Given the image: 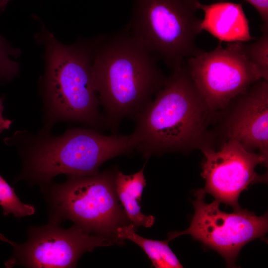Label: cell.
I'll use <instances>...</instances> for the list:
<instances>
[{
  "instance_id": "cell-6",
  "label": "cell",
  "mask_w": 268,
  "mask_h": 268,
  "mask_svg": "<svg viewBox=\"0 0 268 268\" xmlns=\"http://www.w3.org/2000/svg\"><path fill=\"white\" fill-rule=\"evenodd\" d=\"M200 0H134L126 29L172 70L200 50L196 44L201 19Z\"/></svg>"
},
{
  "instance_id": "cell-2",
  "label": "cell",
  "mask_w": 268,
  "mask_h": 268,
  "mask_svg": "<svg viewBox=\"0 0 268 268\" xmlns=\"http://www.w3.org/2000/svg\"><path fill=\"white\" fill-rule=\"evenodd\" d=\"M157 60L126 29L94 40L93 82L113 133L124 119L134 120L163 85L166 77Z\"/></svg>"
},
{
  "instance_id": "cell-13",
  "label": "cell",
  "mask_w": 268,
  "mask_h": 268,
  "mask_svg": "<svg viewBox=\"0 0 268 268\" xmlns=\"http://www.w3.org/2000/svg\"><path fill=\"white\" fill-rule=\"evenodd\" d=\"M145 164L138 172L126 175L121 171L116 173L115 183L118 200L121 202L130 223L135 227H151L154 223L155 217L141 211L140 205L143 190L146 186L144 175Z\"/></svg>"
},
{
  "instance_id": "cell-11",
  "label": "cell",
  "mask_w": 268,
  "mask_h": 268,
  "mask_svg": "<svg viewBox=\"0 0 268 268\" xmlns=\"http://www.w3.org/2000/svg\"><path fill=\"white\" fill-rule=\"evenodd\" d=\"M222 126L224 141L234 140L268 157V83L260 80L236 97Z\"/></svg>"
},
{
  "instance_id": "cell-8",
  "label": "cell",
  "mask_w": 268,
  "mask_h": 268,
  "mask_svg": "<svg viewBox=\"0 0 268 268\" xmlns=\"http://www.w3.org/2000/svg\"><path fill=\"white\" fill-rule=\"evenodd\" d=\"M202 189L195 192L193 201L195 213L190 226L181 231L168 234L171 240L183 235H190L220 254L228 267H234L242 248L256 239H264L268 232V218L266 213L257 216L253 212L240 208L232 213L222 211L220 202L214 200L207 203Z\"/></svg>"
},
{
  "instance_id": "cell-5",
  "label": "cell",
  "mask_w": 268,
  "mask_h": 268,
  "mask_svg": "<svg viewBox=\"0 0 268 268\" xmlns=\"http://www.w3.org/2000/svg\"><path fill=\"white\" fill-rule=\"evenodd\" d=\"M118 170L113 168L90 175L68 176L63 183L41 186L49 222L60 224L68 220L87 233L122 245L117 230L130 223L116 192Z\"/></svg>"
},
{
  "instance_id": "cell-15",
  "label": "cell",
  "mask_w": 268,
  "mask_h": 268,
  "mask_svg": "<svg viewBox=\"0 0 268 268\" xmlns=\"http://www.w3.org/2000/svg\"><path fill=\"white\" fill-rule=\"evenodd\" d=\"M0 206L3 215L12 214L17 218L32 215L35 207L22 202L12 188L0 174Z\"/></svg>"
},
{
  "instance_id": "cell-1",
  "label": "cell",
  "mask_w": 268,
  "mask_h": 268,
  "mask_svg": "<svg viewBox=\"0 0 268 268\" xmlns=\"http://www.w3.org/2000/svg\"><path fill=\"white\" fill-rule=\"evenodd\" d=\"M184 63L170 76L133 120L134 148L148 159L168 152L186 153L210 145L206 128L214 118Z\"/></svg>"
},
{
  "instance_id": "cell-3",
  "label": "cell",
  "mask_w": 268,
  "mask_h": 268,
  "mask_svg": "<svg viewBox=\"0 0 268 268\" xmlns=\"http://www.w3.org/2000/svg\"><path fill=\"white\" fill-rule=\"evenodd\" d=\"M40 36L45 50L42 131L49 132L62 122H77L96 130L107 128L92 79L94 41L66 45L46 30Z\"/></svg>"
},
{
  "instance_id": "cell-14",
  "label": "cell",
  "mask_w": 268,
  "mask_h": 268,
  "mask_svg": "<svg viewBox=\"0 0 268 268\" xmlns=\"http://www.w3.org/2000/svg\"><path fill=\"white\" fill-rule=\"evenodd\" d=\"M135 228L131 223L119 227L116 232L117 239L122 242L129 240L139 246L156 268H183L169 247L168 239L159 241L144 238L136 233Z\"/></svg>"
},
{
  "instance_id": "cell-17",
  "label": "cell",
  "mask_w": 268,
  "mask_h": 268,
  "mask_svg": "<svg viewBox=\"0 0 268 268\" xmlns=\"http://www.w3.org/2000/svg\"><path fill=\"white\" fill-rule=\"evenodd\" d=\"M19 54V50L12 47L0 34V81H9L18 75L19 66L12 58Z\"/></svg>"
},
{
  "instance_id": "cell-4",
  "label": "cell",
  "mask_w": 268,
  "mask_h": 268,
  "mask_svg": "<svg viewBox=\"0 0 268 268\" xmlns=\"http://www.w3.org/2000/svg\"><path fill=\"white\" fill-rule=\"evenodd\" d=\"M14 135L19 139L12 137L22 141L23 146V166L16 181L40 186L60 174L97 173L106 161L134 150L130 134L105 135L93 128H72L57 136L42 131L34 135L18 131Z\"/></svg>"
},
{
  "instance_id": "cell-10",
  "label": "cell",
  "mask_w": 268,
  "mask_h": 268,
  "mask_svg": "<svg viewBox=\"0 0 268 268\" xmlns=\"http://www.w3.org/2000/svg\"><path fill=\"white\" fill-rule=\"evenodd\" d=\"M200 149L204 155L202 189L220 203L239 209V198L244 190L255 183L267 182L268 175L258 174L255 168L259 164L267 166L268 157L247 150L236 140L224 141L217 151L210 145Z\"/></svg>"
},
{
  "instance_id": "cell-16",
  "label": "cell",
  "mask_w": 268,
  "mask_h": 268,
  "mask_svg": "<svg viewBox=\"0 0 268 268\" xmlns=\"http://www.w3.org/2000/svg\"><path fill=\"white\" fill-rule=\"evenodd\" d=\"M261 35L253 42H242L245 54L259 70L262 80L268 81V25L262 24Z\"/></svg>"
},
{
  "instance_id": "cell-12",
  "label": "cell",
  "mask_w": 268,
  "mask_h": 268,
  "mask_svg": "<svg viewBox=\"0 0 268 268\" xmlns=\"http://www.w3.org/2000/svg\"><path fill=\"white\" fill-rule=\"evenodd\" d=\"M203 11L201 29L209 32L221 42H249L255 40L250 33L249 22L241 3L219 2L210 4L200 2Z\"/></svg>"
},
{
  "instance_id": "cell-7",
  "label": "cell",
  "mask_w": 268,
  "mask_h": 268,
  "mask_svg": "<svg viewBox=\"0 0 268 268\" xmlns=\"http://www.w3.org/2000/svg\"><path fill=\"white\" fill-rule=\"evenodd\" d=\"M212 51L200 50L185 62L191 79L214 115L262 79L258 68L245 54L243 42H222Z\"/></svg>"
},
{
  "instance_id": "cell-9",
  "label": "cell",
  "mask_w": 268,
  "mask_h": 268,
  "mask_svg": "<svg viewBox=\"0 0 268 268\" xmlns=\"http://www.w3.org/2000/svg\"><path fill=\"white\" fill-rule=\"evenodd\" d=\"M60 225L49 222L43 226L30 227L27 241L22 244L15 242L13 254L5 266L75 268L85 252L116 244L110 238L87 233L74 225L64 229Z\"/></svg>"
},
{
  "instance_id": "cell-20",
  "label": "cell",
  "mask_w": 268,
  "mask_h": 268,
  "mask_svg": "<svg viewBox=\"0 0 268 268\" xmlns=\"http://www.w3.org/2000/svg\"><path fill=\"white\" fill-rule=\"evenodd\" d=\"M11 0H0V11L3 10L7 3Z\"/></svg>"
},
{
  "instance_id": "cell-18",
  "label": "cell",
  "mask_w": 268,
  "mask_h": 268,
  "mask_svg": "<svg viewBox=\"0 0 268 268\" xmlns=\"http://www.w3.org/2000/svg\"><path fill=\"white\" fill-rule=\"evenodd\" d=\"M259 12L263 24L268 25V0H245Z\"/></svg>"
},
{
  "instance_id": "cell-19",
  "label": "cell",
  "mask_w": 268,
  "mask_h": 268,
  "mask_svg": "<svg viewBox=\"0 0 268 268\" xmlns=\"http://www.w3.org/2000/svg\"><path fill=\"white\" fill-rule=\"evenodd\" d=\"M3 100V97L0 96V134L4 130H8L12 123V121L5 119L3 116L4 110Z\"/></svg>"
}]
</instances>
